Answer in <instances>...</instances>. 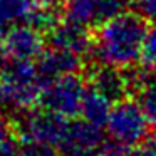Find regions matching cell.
Segmentation results:
<instances>
[{"instance_id":"cell-1","label":"cell","mask_w":156,"mask_h":156,"mask_svg":"<svg viewBox=\"0 0 156 156\" xmlns=\"http://www.w3.org/2000/svg\"><path fill=\"white\" fill-rule=\"evenodd\" d=\"M149 25L138 12L122 10L99 25L91 54L96 64H109L121 69L141 61V49Z\"/></svg>"},{"instance_id":"cell-2","label":"cell","mask_w":156,"mask_h":156,"mask_svg":"<svg viewBox=\"0 0 156 156\" xmlns=\"http://www.w3.org/2000/svg\"><path fill=\"white\" fill-rule=\"evenodd\" d=\"M44 79L30 61H9L0 74V106L19 114L41 102Z\"/></svg>"},{"instance_id":"cell-3","label":"cell","mask_w":156,"mask_h":156,"mask_svg":"<svg viewBox=\"0 0 156 156\" xmlns=\"http://www.w3.org/2000/svg\"><path fill=\"white\" fill-rule=\"evenodd\" d=\"M69 119L45 108H32L14 114L15 133L20 143H37L61 148L67 136Z\"/></svg>"},{"instance_id":"cell-4","label":"cell","mask_w":156,"mask_h":156,"mask_svg":"<svg viewBox=\"0 0 156 156\" xmlns=\"http://www.w3.org/2000/svg\"><path fill=\"white\" fill-rule=\"evenodd\" d=\"M149 126L151 122L141 102L124 98L112 104L109 118L106 121V131L111 141L133 149L149 136Z\"/></svg>"},{"instance_id":"cell-5","label":"cell","mask_w":156,"mask_h":156,"mask_svg":"<svg viewBox=\"0 0 156 156\" xmlns=\"http://www.w3.org/2000/svg\"><path fill=\"white\" fill-rule=\"evenodd\" d=\"M87 87L79 72L55 77L44 84L39 104L59 116L72 119L81 114Z\"/></svg>"},{"instance_id":"cell-6","label":"cell","mask_w":156,"mask_h":156,"mask_svg":"<svg viewBox=\"0 0 156 156\" xmlns=\"http://www.w3.org/2000/svg\"><path fill=\"white\" fill-rule=\"evenodd\" d=\"M126 0H66L62 5V15L82 27L98 29L111 17L124 10Z\"/></svg>"},{"instance_id":"cell-7","label":"cell","mask_w":156,"mask_h":156,"mask_svg":"<svg viewBox=\"0 0 156 156\" xmlns=\"http://www.w3.org/2000/svg\"><path fill=\"white\" fill-rule=\"evenodd\" d=\"M45 39L42 32L29 24H15L0 39V45L10 61H35L44 51Z\"/></svg>"},{"instance_id":"cell-8","label":"cell","mask_w":156,"mask_h":156,"mask_svg":"<svg viewBox=\"0 0 156 156\" xmlns=\"http://www.w3.org/2000/svg\"><path fill=\"white\" fill-rule=\"evenodd\" d=\"M35 67H37L39 74L44 79L45 84L47 81H52L55 77H62V76L67 74H77L82 67V57L71 51L49 45L35 59Z\"/></svg>"},{"instance_id":"cell-9","label":"cell","mask_w":156,"mask_h":156,"mask_svg":"<svg viewBox=\"0 0 156 156\" xmlns=\"http://www.w3.org/2000/svg\"><path fill=\"white\" fill-rule=\"evenodd\" d=\"M47 42L49 45L71 51L81 57H87L91 54L94 37L91 35L87 27H82L64 19L51 32H47Z\"/></svg>"},{"instance_id":"cell-10","label":"cell","mask_w":156,"mask_h":156,"mask_svg":"<svg viewBox=\"0 0 156 156\" xmlns=\"http://www.w3.org/2000/svg\"><path fill=\"white\" fill-rule=\"evenodd\" d=\"M89 86L98 89L112 102L121 101L129 94L124 69L109 64H94L89 72Z\"/></svg>"},{"instance_id":"cell-11","label":"cell","mask_w":156,"mask_h":156,"mask_svg":"<svg viewBox=\"0 0 156 156\" xmlns=\"http://www.w3.org/2000/svg\"><path fill=\"white\" fill-rule=\"evenodd\" d=\"M104 144V134L102 128L91 124L86 119L82 121H71L67 129V136L64 139V144L59 149L64 148H99Z\"/></svg>"},{"instance_id":"cell-12","label":"cell","mask_w":156,"mask_h":156,"mask_svg":"<svg viewBox=\"0 0 156 156\" xmlns=\"http://www.w3.org/2000/svg\"><path fill=\"white\" fill-rule=\"evenodd\" d=\"M112 104L114 102L111 99H108L104 94L98 91V89L87 87V92H86L84 102H82V109H81V116L82 119H86L91 124H96L99 128H104L106 121L109 118V112L112 109Z\"/></svg>"},{"instance_id":"cell-13","label":"cell","mask_w":156,"mask_h":156,"mask_svg":"<svg viewBox=\"0 0 156 156\" xmlns=\"http://www.w3.org/2000/svg\"><path fill=\"white\" fill-rule=\"evenodd\" d=\"M32 7V0H0V39L15 24L24 22Z\"/></svg>"},{"instance_id":"cell-14","label":"cell","mask_w":156,"mask_h":156,"mask_svg":"<svg viewBox=\"0 0 156 156\" xmlns=\"http://www.w3.org/2000/svg\"><path fill=\"white\" fill-rule=\"evenodd\" d=\"M59 7H45V5H34L25 17V24L37 29L39 32H51L59 22L62 20Z\"/></svg>"},{"instance_id":"cell-15","label":"cell","mask_w":156,"mask_h":156,"mask_svg":"<svg viewBox=\"0 0 156 156\" xmlns=\"http://www.w3.org/2000/svg\"><path fill=\"white\" fill-rule=\"evenodd\" d=\"M141 66L156 71V25H151L146 32L141 49Z\"/></svg>"},{"instance_id":"cell-16","label":"cell","mask_w":156,"mask_h":156,"mask_svg":"<svg viewBox=\"0 0 156 156\" xmlns=\"http://www.w3.org/2000/svg\"><path fill=\"white\" fill-rule=\"evenodd\" d=\"M138 101L141 102L149 122L156 126V79L138 94Z\"/></svg>"},{"instance_id":"cell-17","label":"cell","mask_w":156,"mask_h":156,"mask_svg":"<svg viewBox=\"0 0 156 156\" xmlns=\"http://www.w3.org/2000/svg\"><path fill=\"white\" fill-rule=\"evenodd\" d=\"M136 12L149 25H156V0H136Z\"/></svg>"},{"instance_id":"cell-18","label":"cell","mask_w":156,"mask_h":156,"mask_svg":"<svg viewBox=\"0 0 156 156\" xmlns=\"http://www.w3.org/2000/svg\"><path fill=\"white\" fill-rule=\"evenodd\" d=\"M22 156H57L55 148L37 143H22Z\"/></svg>"},{"instance_id":"cell-19","label":"cell","mask_w":156,"mask_h":156,"mask_svg":"<svg viewBox=\"0 0 156 156\" xmlns=\"http://www.w3.org/2000/svg\"><path fill=\"white\" fill-rule=\"evenodd\" d=\"M101 154L102 156H138V153H133L131 148H126V146L119 144V143H114V141H109L102 144L101 148Z\"/></svg>"},{"instance_id":"cell-20","label":"cell","mask_w":156,"mask_h":156,"mask_svg":"<svg viewBox=\"0 0 156 156\" xmlns=\"http://www.w3.org/2000/svg\"><path fill=\"white\" fill-rule=\"evenodd\" d=\"M20 139L10 138L9 141L0 144V156H22V146L19 144Z\"/></svg>"},{"instance_id":"cell-21","label":"cell","mask_w":156,"mask_h":156,"mask_svg":"<svg viewBox=\"0 0 156 156\" xmlns=\"http://www.w3.org/2000/svg\"><path fill=\"white\" fill-rule=\"evenodd\" d=\"M17 134L15 133V124L12 121H9V118H5L4 114H0V144L5 141H9L10 138Z\"/></svg>"},{"instance_id":"cell-22","label":"cell","mask_w":156,"mask_h":156,"mask_svg":"<svg viewBox=\"0 0 156 156\" xmlns=\"http://www.w3.org/2000/svg\"><path fill=\"white\" fill-rule=\"evenodd\" d=\"M101 148H64L61 149V156H102Z\"/></svg>"},{"instance_id":"cell-23","label":"cell","mask_w":156,"mask_h":156,"mask_svg":"<svg viewBox=\"0 0 156 156\" xmlns=\"http://www.w3.org/2000/svg\"><path fill=\"white\" fill-rule=\"evenodd\" d=\"M138 156H156V134H149L139 144Z\"/></svg>"},{"instance_id":"cell-24","label":"cell","mask_w":156,"mask_h":156,"mask_svg":"<svg viewBox=\"0 0 156 156\" xmlns=\"http://www.w3.org/2000/svg\"><path fill=\"white\" fill-rule=\"evenodd\" d=\"M34 5H45V7H61V0H32Z\"/></svg>"},{"instance_id":"cell-25","label":"cell","mask_w":156,"mask_h":156,"mask_svg":"<svg viewBox=\"0 0 156 156\" xmlns=\"http://www.w3.org/2000/svg\"><path fill=\"white\" fill-rule=\"evenodd\" d=\"M9 61H10V59H9V55L5 54V51L2 49V45H0V74H2V71L5 69V66L9 64Z\"/></svg>"},{"instance_id":"cell-26","label":"cell","mask_w":156,"mask_h":156,"mask_svg":"<svg viewBox=\"0 0 156 156\" xmlns=\"http://www.w3.org/2000/svg\"><path fill=\"white\" fill-rule=\"evenodd\" d=\"M126 2H129V0H126Z\"/></svg>"}]
</instances>
